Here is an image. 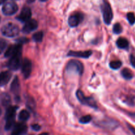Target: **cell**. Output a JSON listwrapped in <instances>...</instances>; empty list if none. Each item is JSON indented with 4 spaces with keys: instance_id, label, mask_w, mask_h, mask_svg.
Masks as SVG:
<instances>
[{
    "instance_id": "cell-33",
    "label": "cell",
    "mask_w": 135,
    "mask_h": 135,
    "mask_svg": "<svg viewBox=\"0 0 135 135\" xmlns=\"http://www.w3.org/2000/svg\"><path fill=\"white\" fill-rule=\"evenodd\" d=\"M39 135H49V134L47 133H42V134H40Z\"/></svg>"
},
{
    "instance_id": "cell-3",
    "label": "cell",
    "mask_w": 135,
    "mask_h": 135,
    "mask_svg": "<svg viewBox=\"0 0 135 135\" xmlns=\"http://www.w3.org/2000/svg\"><path fill=\"white\" fill-rule=\"evenodd\" d=\"M1 33L3 36L9 38H13V37L17 36L19 34V28L15 24L9 23L6 24L1 28Z\"/></svg>"
},
{
    "instance_id": "cell-4",
    "label": "cell",
    "mask_w": 135,
    "mask_h": 135,
    "mask_svg": "<svg viewBox=\"0 0 135 135\" xmlns=\"http://www.w3.org/2000/svg\"><path fill=\"white\" fill-rule=\"evenodd\" d=\"M102 12L104 22L107 25H110L113 17V11L110 4L105 0H104V3L102 5Z\"/></svg>"
},
{
    "instance_id": "cell-7",
    "label": "cell",
    "mask_w": 135,
    "mask_h": 135,
    "mask_svg": "<svg viewBox=\"0 0 135 135\" xmlns=\"http://www.w3.org/2000/svg\"><path fill=\"white\" fill-rule=\"evenodd\" d=\"M21 65V54H17L10 57L8 61L7 66L9 69L16 71L19 69Z\"/></svg>"
},
{
    "instance_id": "cell-29",
    "label": "cell",
    "mask_w": 135,
    "mask_h": 135,
    "mask_svg": "<svg viewBox=\"0 0 135 135\" xmlns=\"http://www.w3.org/2000/svg\"><path fill=\"white\" fill-rule=\"evenodd\" d=\"M130 63L131 65L135 68V56L133 55H130Z\"/></svg>"
},
{
    "instance_id": "cell-10",
    "label": "cell",
    "mask_w": 135,
    "mask_h": 135,
    "mask_svg": "<svg viewBox=\"0 0 135 135\" xmlns=\"http://www.w3.org/2000/svg\"><path fill=\"white\" fill-rule=\"evenodd\" d=\"M83 15L82 13H77L70 16L68 20V24L71 27H76L83 21Z\"/></svg>"
},
{
    "instance_id": "cell-5",
    "label": "cell",
    "mask_w": 135,
    "mask_h": 135,
    "mask_svg": "<svg viewBox=\"0 0 135 135\" xmlns=\"http://www.w3.org/2000/svg\"><path fill=\"white\" fill-rule=\"evenodd\" d=\"M76 96L79 101L83 105H88V106L91 107L92 108H95V109L98 108L97 104H96L94 99L92 97H86V96H85L84 93L80 90L76 91Z\"/></svg>"
},
{
    "instance_id": "cell-25",
    "label": "cell",
    "mask_w": 135,
    "mask_h": 135,
    "mask_svg": "<svg viewBox=\"0 0 135 135\" xmlns=\"http://www.w3.org/2000/svg\"><path fill=\"white\" fill-rule=\"evenodd\" d=\"M127 18L131 25H133L135 23V15L133 13H127Z\"/></svg>"
},
{
    "instance_id": "cell-14",
    "label": "cell",
    "mask_w": 135,
    "mask_h": 135,
    "mask_svg": "<svg viewBox=\"0 0 135 135\" xmlns=\"http://www.w3.org/2000/svg\"><path fill=\"white\" fill-rule=\"evenodd\" d=\"M92 52L90 50H88V51H70L68 53L67 55L69 57H80V58H84V59H87L91 56Z\"/></svg>"
},
{
    "instance_id": "cell-27",
    "label": "cell",
    "mask_w": 135,
    "mask_h": 135,
    "mask_svg": "<svg viewBox=\"0 0 135 135\" xmlns=\"http://www.w3.org/2000/svg\"><path fill=\"white\" fill-rule=\"evenodd\" d=\"M27 106L30 108V109L33 110L35 108V103H34V100H31V99H28L27 102Z\"/></svg>"
},
{
    "instance_id": "cell-20",
    "label": "cell",
    "mask_w": 135,
    "mask_h": 135,
    "mask_svg": "<svg viewBox=\"0 0 135 135\" xmlns=\"http://www.w3.org/2000/svg\"><path fill=\"white\" fill-rule=\"evenodd\" d=\"M122 66V62L121 61L116 60L111 61L109 63V67L111 69L113 70H117Z\"/></svg>"
},
{
    "instance_id": "cell-18",
    "label": "cell",
    "mask_w": 135,
    "mask_h": 135,
    "mask_svg": "<svg viewBox=\"0 0 135 135\" xmlns=\"http://www.w3.org/2000/svg\"><path fill=\"white\" fill-rule=\"evenodd\" d=\"M121 75L126 80H131L134 76L133 72L128 68H125L121 71Z\"/></svg>"
},
{
    "instance_id": "cell-11",
    "label": "cell",
    "mask_w": 135,
    "mask_h": 135,
    "mask_svg": "<svg viewBox=\"0 0 135 135\" xmlns=\"http://www.w3.org/2000/svg\"><path fill=\"white\" fill-rule=\"evenodd\" d=\"M31 17L32 11L30 9L29 7H25L24 8H22L21 13L17 17V19L19 20L20 21L22 22H26L29 20L31 19Z\"/></svg>"
},
{
    "instance_id": "cell-30",
    "label": "cell",
    "mask_w": 135,
    "mask_h": 135,
    "mask_svg": "<svg viewBox=\"0 0 135 135\" xmlns=\"http://www.w3.org/2000/svg\"><path fill=\"white\" fill-rule=\"evenodd\" d=\"M32 129L35 131H38L41 129V127L38 124H34V125H32Z\"/></svg>"
},
{
    "instance_id": "cell-36",
    "label": "cell",
    "mask_w": 135,
    "mask_h": 135,
    "mask_svg": "<svg viewBox=\"0 0 135 135\" xmlns=\"http://www.w3.org/2000/svg\"><path fill=\"white\" fill-rule=\"evenodd\" d=\"M1 109H0V115H1Z\"/></svg>"
},
{
    "instance_id": "cell-32",
    "label": "cell",
    "mask_w": 135,
    "mask_h": 135,
    "mask_svg": "<svg viewBox=\"0 0 135 135\" xmlns=\"http://www.w3.org/2000/svg\"><path fill=\"white\" fill-rule=\"evenodd\" d=\"M6 1V0H0V5H1V4L4 3Z\"/></svg>"
},
{
    "instance_id": "cell-16",
    "label": "cell",
    "mask_w": 135,
    "mask_h": 135,
    "mask_svg": "<svg viewBox=\"0 0 135 135\" xmlns=\"http://www.w3.org/2000/svg\"><path fill=\"white\" fill-rule=\"evenodd\" d=\"M11 90L15 95H18L20 91L19 80L17 76H15L11 85Z\"/></svg>"
},
{
    "instance_id": "cell-31",
    "label": "cell",
    "mask_w": 135,
    "mask_h": 135,
    "mask_svg": "<svg viewBox=\"0 0 135 135\" xmlns=\"http://www.w3.org/2000/svg\"><path fill=\"white\" fill-rule=\"evenodd\" d=\"M127 127H128V128H129V130L131 131V132L133 134L135 135V128L134 127L129 123H127Z\"/></svg>"
},
{
    "instance_id": "cell-1",
    "label": "cell",
    "mask_w": 135,
    "mask_h": 135,
    "mask_svg": "<svg viewBox=\"0 0 135 135\" xmlns=\"http://www.w3.org/2000/svg\"><path fill=\"white\" fill-rule=\"evenodd\" d=\"M66 70L68 73H73L81 75L84 71V67H83V63L80 61L73 59L68 62Z\"/></svg>"
},
{
    "instance_id": "cell-24",
    "label": "cell",
    "mask_w": 135,
    "mask_h": 135,
    "mask_svg": "<svg viewBox=\"0 0 135 135\" xmlns=\"http://www.w3.org/2000/svg\"><path fill=\"white\" fill-rule=\"evenodd\" d=\"M113 31L115 34H119L122 32L123 31V28L121 25L119 23H115L113 25Z\"/></svg>"
},
{
    "instance_id": "cell-6",
    "label": "cell",
    "mask_w": 135,
    "mask_h": 135,
    "mask_svg": "<svg viewBox=\"0 0 135 135\" xmlns=\"http://www.w3.org/2000/svg\"><path fill=\"white\" fill-rule=\"evenodd\" d=\"M18 9V5L16 3L13 1H7L4 3L2 7V12L5 15L11 16L15 14Z\"/></svg>"
},
{
    "instance_id": "cell-13",
    "label": "cell",
    "mask_w": 135,
    "mask_h": 135,
    "mask_svg": "<svg viewBox=\"0 0 135 135\" xmlns=\"http://www.w3.org/2000/svg\"><path fill=\"white\" fill-rule=\"evenodd\" d=\"M28 130L26 125L24 123H18L13 127L11 135H25Z\"/></svg>"
},
{
    "instance_id": "cell-23",
    "label": "cell",
    "mask_w": 135,
    "mask_h": 135,
    "mask_svg": "<svg viewBox=\"0 0 135 135\" xmlns=\"http://www.w3.org/2000/svg\"><path fill=\"white\" fill-rule=\"evenodd\" d=\"M92 117H91L90 115H86L83 116L82 117H80V119H79V122L80 123L83 124H86L88 123L89 122H90L92 121Z\"/></svg>"
},
{
    "instance_id": "cell-12",
    "label": "cell",
    "mask_w": 135,
    "mask_h": 135,
    "mask_svg": "<svg viewBox=\"0 0 135 135\" xmlns=\"http://www.w3.org/2000/svg\"><path fill=\"white\" fill-rule=\"evenodd\" d=\"M38 26V23L35 19H30L25 23V26L22 28V32L26 34H29L31 32L36 30Z\"/></svg>"
},
{
    "instance_id": "cell-37",
    "label": "cell",
    "mask_w": 135,
    "mask_h": 135,
    "mask_svg": "<svg viewBox=\"0 0 135 135\" xmlns=\"http://www.w3.org/2000/svg\"><path fill=\"white\" fill-rule=\"evenodd\" d=\"M0 19H1V18H0Z\"/></svg>"
},
{
    "instance_id": "cell-34",
    "label": "cell",
    "mask_w": 135,
    "mask_h": 135,
    "mask_svg": "<svg viewBox=\"0 0 135 135\" xmlns=\"http://www.w3.org/2000/svg\"><path fill=\"white\" fill-rule=\"evenodd\" d=\"M34 0H28L29 2H32V1H34Z\"/></svg>"
},
{
    "instance_id": "cell-2",
    "label": "cell",
    "mask_w": 135,
    "mask_h": 135,
    "mask_svg": "<svg viewBox=\"0 0 135 135\" xmlns=\"http://www.w3.org/2000/svg\"><path fill=\"white\" fill-rule=\"evenodd\" d=\"M17 107L11 106L8 108L7 109L6 113H5V130L9 131L15 125V119L16 112H17Z\"/></svg>"
},
{
    "instance_id": "cell-19",
    "label": "cell",
    "mask_w": 135,
    "mask_h": 135,
    "mask_svg": "<svg viewBox=\"0 0 135 135\" xmlns=\"http://www.w3.org/2000/svg\"><path fill=\"white\" fill-rule=\"evenodd\" d=\"M30 118V113L26 109H22L18 115V119L21 121H26Z\"/></svg>"
},
{
    "instance_id": "cell-26",
    "label": "cell",
    "mask_w": 135,
    "mask_h": 135,
    "mask_svg": "<svg viewBox=\"0 0 135 135\" xmlns=\"http://www.w3.org/2000/svg\"><path fill=\"white\" fill-rule=\"evenodd\" d=\"M7 47V42L4 39L0 38V54H2Z\"/></svg>"
},
{
    "instance_id": "cell-9",
    "label": "cell",
    "mask_w": 135,
    "mask_h": 135,
    "mask_svg": "<svg viewBox=\"0 0 135 135\" xmlns=\"http://www.w3.org/2000/svg\"><path fill=\"white\" fill-rule=\"evenodd\" d=\"M22 73L25 79H28L30 76L32 72V62L30 59L25 58L22 63Z\"/></svg>"
},
{
    "instance_id": "cell-15",
    "label": "cell",
    "mask_w": 135,
    "mask_h": 135,
    "mask_svg": "<svg viewBox=\"0 0 135 135\" xmlns=\"http://www.w3.org/2000/svg\"><path fill=\"white\" fill-rule=\"evenodd\" d=\"M11 73L9 71H3L0 73V86H5L9 83L11 78Z\"/></svg>"
},
{
    "instance_id": "cell-17",
    "label": "cell",
    "mask_w": 135,
    "mask_h": 135,
    "mask_svg": "<svg viewBox=\"0 0 135 135\" xmlns=\"http://www.w3.org/2000/svg\"><path fill=\"white\" fill-rule=\"evenodd\" d=\"M116 44H117V47H118L119 48L124 49V50H126V49L129 48V42H128L127 40L125 38H119L117 40Z\"/></svg>"
},
{
    "instance_id": "cell-28",
    "label": "cell",
    "mask_w": 135,
    "mask_h": 135,
    "mask_svg": "<svg viewBox=\"0 0 135 135\" xmlns=\"http://www.w3.org/2000/svg\"><path fill=\"white\" fill-rule=\"evenodd\" d=\"M28 39H27V38H18V39L17 40V42H18V44H25V43H26V42H28Z\"/></svg>"
},
{
    "instance_id": "cell-35",
    "label": "cell",
    "mask_w": 135,
    "mask_h": 135,
    "mask_svg": "<svg viewBox=\"0 0 135 135\" xmlns=\"http://www.w3.org/2000/svg\"><path fill=\"white\" fill-rule=\"evenodd\" d=\"M41 1H43V2H44V1H47V0H40Z\"/></svg>"
},
{
    "instance_id": "cell-22",
    "label": "cell",
    "mask_w": 135,
    "mask_h": 135,
    "mask_svg": "<svg viewBox=\"0 0 135 135\" xmlns=\"http://www.w3.org/2000/svg\"><path fill=\"white\" fill-rule=\"evenodd\" d=\"M1 102L3 105L5 106H7L11 103V98L7 94H3L1 96Z\"/></svg>"
},
{
    "instance_id": "cell-8",
    "label": "cell",
    "mask_w": 135,
    "mask_h": 135,
    "mask_svg": "<svg viewBox=\"0 0 135 135\" xmlns=\"http://www.w3.org/2000/svg\"><path fill=\"white\" fill-rule=\"evenodd\" d=\"M18 54H22V46L21 44L11 45L9 46L5 53V57H11L13 55Z\"/></svg>"
},
{
    "instance_id": "cell-21",
    "label": "cell",
    "mask_w": 135,
    "mask_h": 135,
    "mask_svg": "<svg viewBox=\"0 0 135 135\" xmlns=\"http://www.w3.org/2000/svg\"><path fill=\"white\" fill-rule=\"evenodd\" d=\"M44 33L42 31H39L32 36V39L36 42H41L43 40Z\"/></svg>"
}]
</instances>
